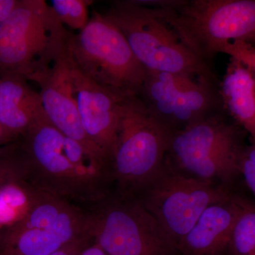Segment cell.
<instances>
[{"label":"cell","mask_w":255,"mask_h":255,"mask_svg":"<svg viewBox=\"0 0 255 255\" xmlns=\"http://www.w3.org/2000/svg\"><path fill=\"white\" fill-rule=\"evenodd\" d=\"M243 200L233 194L207 208L178 243L177 251L184 255H221L228 251Z\"/></svg>","instance_id":"cell-14"},{"label":"cell","mask_w":255,"mask_h":255,"mask_svg":"<svg viewBox=\"0 0 255 255\" xmlns=\"http://www.w3.org/2000/svg\"><path fill=\"white\" fill-rule=\"evenodd\" d=\"M86 236L85 211L74 207L49 228L15 233L1 231L0 255H50Z\"/></svg>","instance_id":"cell-13"},{"label":"cell","mask_w":255,"mask_h":255,"mask_svg":"<svg viewBox=\"0 0 255 255\" xmlns=\"http://www.w3.org/2000/svg\"><path fill=\"white\" fill-rule=\"evenodd\" d=\"M92 242L88 236L65 245L50 255H80L82 250Z\"/></svg>","instance_id":"cell-23"},{"label":"cell","mask_w":255,"mask_h":255,"mask_svg":"<svg viewBox=\"0 0 255 255\" xmlns=\"http://www.w3.org/2000/svg\"><path fill=\"white\" fill-rule=\"evenodd\" d=\"M86 231L110 255H174L176 248L140 201L112 191L85 210Z\"/></svg>","instance_id":"cell-8"},{"label":"cell","mask_w":255,"mask_h":255,"mask_svg":"<svg viewBox=\"0 0 255 255\" xmlns=\"http://www.w3.org/2000/svg\"><path fill=\"white\" fill-rule=\"evenodd\" d=\"M157 8L183 43L209 65L230 43H255V0H171Z\"/></svg>","instance_id":"cell-4"},{"label":"cell","mask_w":255,"mask_h":255,"mask_svg":"<svg viewBox=\"0 0 255 255\" xmlns=\"http://www.w3.org/2000/svg\"><path fill=\"white\" fill-rule=\"evenodd\" d=\"M21 177V164L16 143H10L0 150V187Z\"/></svg>","instance_id":"cell-20"},{"label":"cell","mask_w":255,"mask_h":255,"mask_svg":"<svg viewBox=\"0 0 255 255\" xmlns=\"http://www.w3.org/2000/svg\"><path fill=\"white\" fill-rule=\"evenodd\" d=\"M102 14L123 33L147 72L220 82L211 65L183 43L158 8L141 1H114Z\"/></svg>","instance_id":"cell-2"},{"label":"cell","mask_w":255,"mask_h":255,"mask_svg":"<svg viewBox=\"0 0 255 255\" xmlns=\"http://www.w3.org/2000/svg\"><path fill=\"white\" fill-rule=\"evenodd\" d=\"M18 3V0H0V25L9 17Z\"/></svg>","instance_id":"cell-24"},{"label":"cell","mask_w":255,"mask_h":255,"mask_svg":"<svg viewBox=\"0 0 255 255\" xmlns=\"http://www.w3.org/2000/svg\"><path fill=\"white\" fill-rule=\"evenodd\" d=\"M228 251L232 255H255V206L244 199Z\"/></svg>","instance_id":"cell-18"},{"label":"cell","mask_w":255,"mask_h":255,"mask_svg":"<svg viewBox=\"0 0 255 255\" xmlns=\"http://www.w3.org/2000/svg\"><path fill=\"white\" fill-rule=\"evenodd\" d=\"M222 53L237 58L255 73V46L246 42H236L225 47Z\"/></svg>","instance_id":"cell-21"},{"label":"cell","mask_w":255,"mask_h":255,"mask_svg":"<svg viewBox=\"0 0 255 255\" xmlns=\"http://www.w3.org/2000/svg\"></svg>","instance_id":"cell-29"},{"label":"cell","mask_w":255,"mask_h":255,"mask_svg":"<svg viewBox=\"0 0 255 255\" xmlns=\"http://www.w3.org/2000/svg\"><path fill=\"white\" fill-rule=\"evenodd\" d=\"M68 31L43 0H18L0 25V77L36 82L68 46Z\"/></svg>","instance_id":"cell-3"},{"label":"cell","mask_w":255,"mask_h":255,"mask_svg":"<svg viewBox=\"0 0 255 255\" xmlns=\"http://www.w3.org/2000/svg\"><path fill=\"white\" fill-rule=\"evenodd\" d=\"M220 82L168 73H149L137 97L157 120L175 132L224 111Z\"/></svg>","instance_id":"cell-10"},{"label":"cell","mask_w":255,"mask_h":255,"mask_svg":"<svg viewBox=\"0 0 255 255\" xmlns=\"http://www.w3.org/2000/svg\"><path fill=\"white\" fill-rule=\"evenodd\" d=\"M16 145L21 177L36 191L85 211L112 191L109 170L59 131L46 115L19 137Z\"/></svg>","instance_id":"cell-1"},{"label":"cell","mask_w":255,"mask_h":255,"mask_svg":"<svg viewBox=\"0 0 255 255\" xmlns=\"http://www.w3.org/2000/svg\"><path fill=\"white\" fill-rule=\"evenodd\" d=\"M224 111L174 132L164 162L183 174L228 187L241 174L246 145L238 124Z\"/></svg>","instance_id":"cell-6"},{"label":"cell","mask_w":255,"mask_h":255,"mask_svg":"<svg viewBox=\"0 0 255 255\" xmlns=\"http://www.w3.org/2000/svg\"><path fill=\"white\" fill-rule=\"evenodd\" d=\"M174 133L137 96L126 97L110 166L112 191L136 197L163 166Z\"/></svg>","instance_id":"cell-5"},{"label":"cell","mask_w":255,"mask_h":255,"mask_svg":"<svg viewBox=\"0 0 255 255\" xmlns=\"http://www.w3.org/2000/svg\"><path fill=\"white\" fill-rule=\"evenodd\" d=\"M241 174L244 177L247 186L255 196V143L246 145L242 154L240 164Z\"/></svg>","instance_id":"cell-22"},{"label":"cell","mask_w":255,"mask_h":255,"mask_svg":"<svg viewBox=\"0 0 255 255\" xmlns=\"http://www.w3.org/2000/svg\"><path fill=\"white\" fill-rule=\"evenodd\" d=\"M223 109L251 135L255 143V77L249 67L237 58H230L219 83Z\"/></svg>","instance_id":"cell-16"},{"label":"cell","mask_w":255,"mask_h":255,"mask_svg":"<svg viewBox=\"0 0 255 255\" xmlns=\"http://www.w3.org/2000/svg\"><path fill=\"white\" fill-rule=\"evenodd\" d=\"M17 140H18V138L9 133L0 124V150H1V147L9 145L10 143H12V142Z\"/></svg>","instance_id":"cell-25"},{"label":"cell","mask_w":255,"mask_h":255,"mask_svg":"<svg viewBox=\"0 0 255 255\" xmlns=\"http://www.w3.org/2000/svg\"><path fill=\"white\" fill-rule=\"evenodd\" d=\"M233 195L226 186L190 177L164 162L135 198L155 218L177 251L178 243L207 208Z\"/></svg>","instance_id":"cell-9"},{"label":"cell","mask_w":255,"mask_h":255,"mask_svg":"<svg viewBox=\"0 0 255 255\" xmlns=\"http://www.w3.org/2000/svg\"><path fill=\"white\" fill-rule=\"evenodd\" d=\"M90 3L85 0H53L51 6L64 26L81 31L90 21L88 6Z\"/></svg>","instance_id":"cell-19"},{"label":"cell","mask_w":255,"mask_h":255,"mask_svg":"<svg viewBox=\"0 0 255 255\" xmlns=\"http://www.w3.org/2000/svg\"><path fill=\"white\" fill-rule=\"evenodd\" d=\"M68 54L70 80L82 127L111 166L122 102L127 96L111 91L87 78L74 63L69 51Z\"/></svg>","instance_id":"cell-11"},{"label":"cell","mask_w":255,"mask_h":255,"mask_svg":"<svg viewBox=\"0 0 255 255\" xmlns=\"http://www.w3.org/2000/svg\"><path fill=\"white\" fill-rule=\"evenodd\" d=\"M1 231H2V228L0 227V238H1Z\"/></svg>","instance_id":"cell-26"},{"label":"cell","mask_w":255,"mask_h":255,"mask_svg":"<svg viewBox=\"0 0 255 255\" xmlns=\"http://www.w3.org/2000/svg\"><path fill=\"white\" fill-rule=\"evenodd\" d=\"M252 45H253V44H252ZM253 46H255V44H253Z\"/></svg>","instance_id":"cell-28"},{"label":"cell","mask_w":255,"mask_h":255,"mask_svg":"<svg viewBox=\"0 0 255 255\" xmlns=\"http://www.w3.org/2000/svg\"><path fill=\"white\" fill-rule=\"evenodd\" d=\"M36 82L41 89L42 104L50 123L65 136L78 142L97 163L110 171L108 159L89 138L82 127L70 80L68 46Z\"/></svg>","instance_id":"cell-12"},{"label":"cell","mask_w":255,"mask_h":255,"mask_svg":"<svg viewBox=\"0 0 255 255\" xmlns=\"http://www.w3.org/2000/svg\"><path fill=\"white\" fill-rule=\"evenodd\" d=\"M22 179H16L0 187V227H11L24 219L38 196Z\"/></svg>","instance_id":"cell-17"},{"label":"cell","mask_w":255,"mask_h":255,"mask_svg":"<svg viewBox=\"0 0 255 255\" xmlns=\"http://www.w3.org/2000/svg\"><path fill=\"white\" fill-rule=\"evenodd\" d=\"M17 75L0 77V124L19 138L46 115L39 92Z\"/></svg>","instance_id":"cell-15"},{"label":"cell","mask_w":255,"mask_h":255,"mask_svg":"<svg viewBox=\"0 0 255 255\" xmlns=\"http://www.w3.org/2000/svg\"><path fill=\"white\" fill-rule=\"evenodd\" d=\"M253 73H254L255 77V73L254 71H253Z\"/></svg>","instance_id":"cell-27"},{"label":"cell","mask_w":255,"mask_h":255,"mask_svg":"<svg viewBox=\"0 0 255 255\" xmlns=\"http://www.w3.org/2000/svg\"><path fill=\"white\" fill-rule=\"evenodd\" d=\"M68 49L74 63L90 80L119 95L138 96L147 70L123 33L103 14L94 11L83 29L70 33Z\"/></svg>","instance_id":"cell-7"}]
</instances>
